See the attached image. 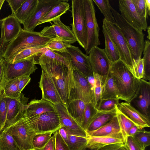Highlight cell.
<instances>
[{
    "label": "cell",
    "mask_w": 150,
    "mask_h": 150,
    "mask_svg": "<svg viewBox=\"0 0 150 150\" xmlns=\"http://www.w3.org/2000/svg\"><path fill=\"white\" fill-rule=\"evenodd\" d=\"M83 3L87 35V43L85 50L87 55L92 48L98 47L100 44L99 38L100 28L93 0H83Z\"/></svg>",
    "instance_id": "obj_4"
},
{
    "label": "cell",
    "mask_w": 150,
    "mask_h": 150,
    "mask_svg": "<svg viewBox=\"0 0 150 150\" xmlns=\"http://www.w3.org/2000/svg\"><path fill=\"white\" fill-rule=\"evenodd\" d=\"M55 110L54 105L50 102L42 98L33 99L27 105L23 116L28 118Z\"/></svg>",
    "instance_id": "obj_23"
},
{
    "label": "cell",
    "mask_w": 150,
    "mask_h": 150,
    "mask_svg": "<svg viewBox=\"0 0 150 150\" xmlns=\"http://www.w3.org/2000/svg\"><path fill=\"white\" fill-rule=\"evenodd\" d=\"M72 71L74 79L70 91L68 103L74 100H80L85 103H92V87L87 77L73 69Z\"/></svg>",
    "instance_id": "obj_9"
},
{
    "label": "cell",
    "mask_w": 150,
    "mask_h": 150,
    "mask_svg": "<svg viewBox=\"0 0 150 150\" xmlns=\"http://www.w3.org/2000/svg\"><path fill=\"white\" fill-rule=\"evenodd\" d=\"M71 7L72 30L76 41L85 50L87 43V35L83 0H72Z\"/></svg>",
    "instance_id": "obj_7"
},
{
    "label": "cell",
    "mask_w": 150,
    "mask_h": 150,
    "mask_svg": "<svg viewBox=\"0 0 150 150\" xmlns=\"http://www.w3.org/2000/svg\"><path fill=\"white\" fill-rule=\"evenodd\" d=\"M118 3L120 15L126 21L139 31L147 29L146 18L139 15L132 0H119Z\"/></svg>",
    "instance_id": "obj_11"
},
{
    "label": "cell",
    "mask_w": 150,
    "mask_h": 150,
    "mask_svg": "<svg viewBox=\"0 0 150 150\" xmlns=\"http://www.w3.org/2000/svg\"><path fill=\"white\" fill-rule=\"evenodd\" d=\"M98 150H126L124 144H113L103 146Z\"/></svg>",
    "instance_id": "obj_52"
},
{
    "label": "cell",
    "mask_w": 150,
    "mask_h": 150,
    "mask_svg": "<svg viewBox=\"0 0 150 150\" xmlns=\"http://www.w3.org/2000/svg\"><path fill=\"white\" fill-rule=\"evenodd\" d=\"M148 10L149 12L150 13V0H145Z\"/></svg>",
    "instance_id": "obj_55"
},
{
    "label": "cell",
    "mask_w": 150,
    "mask_h": 150,
    "mask_svg": "<svg viewBox=\"0 0 150 150\" xmlns=\"http://www.w3.org/2000/svg\"><path fill=\"white\" fill-rule=\"evenodd\" d=\"M6 118V96L4 89L0 91V131L5 127Z\"/></svg>",
    "instance_id": "obj_42"
},
{
    "label": "cell",
    "mask_w": 150,
    "mask_h": 150,
    "mask_svg": "<svg viewBox=\"0 0 150 150\" xmlns=\"http://www.w3.org/2000/svg\"><path fill=\"white\" fill-rule=\"evenodd\" d=\"M103 22L117 48L120 60L125 64L133 74V60L131 50L127 41L116 24L108 22L104 19Z\"/></svg>",
    "instance_id": "obj_6"
},
{
    "label": "cell",
    "mask_w": 150,
    "mask_h": 150,
    "mask_svg": "<svg viewBox=\"0 0 150 150\" xmlns=\"http://www.w3.org/2000/svg\"><path fill=\"white\" fill-rule=\"evenodd\" d=\"M25 0H7L11 11V14H14L19 8Z\"/></svg>",
    "instance_id": "obj_50"
},
{
    "label": "cell",
    "mask_w": 150,
    "mask_h": 150,
    "mask_svg": "<svg viewBox=\"0 0 150 150\" xmlns=\"http://www.w3.org/2000/svg\"><path fill=\"white\" fill-rule=\"evenodd\" d=\"M35 57L10 63L3 58L6 77L8 80L20 76L29 75L38 69L36 65Z\"/></svg>",
    "instance_id": "obj_10"
},
{
    "label": "cell",
    "mask_w": 150,
    "mask_h": 150,
    "mask_svg": "<svg viewBox=\"0 0 150 150\" xmlns=\"http://www.w3.org/2000/svg\"><path fill=\"white\" fill-rule=\"evenodd\" d=\"M120 100L117 99L101 100L96 106V108L98 111H107L111 110L119 103Z\"/></svg>",
    "instance_id": "obj_44"
},
{
    "label": "cell",
    "mask_w": 150,
    "mask_h": 150,
    "mask_svg": "<svg viewBox=\"0 0 150 150\" xmlns=\"http://www.w3.org/2000/svg\"><path fill=\"white\" fill-rule=\"evenodd\" d=\"M5 0H0V11L3 5L4 2Z\"/></svg>",
    "instance_id": "obj_58"
},
{
    "label": "cell",
    "mask_w": 150,
    "mask_h": 150,
    "mask_svg": "<svg viewBox=\"0 0 150 150\" xmlns=\"http://www.w3.org/2000/svg\"><path fill=\"white\" fill-rule=\"evenodd\" d=\"M52 21L53 24L45 27L40 32L41 35L53 39L62 40L70 45L77 41L72 30L61 21L60 18Z\"/></svg>",
    "instance_id": "obj_13"
},
{
    "label": "cell",
    "mask_w": 150,
    "mask_h": 150,
    "mask_svg": "<svg viewBox=\"0 0 150 150\" xmlns=\"http://www.w3.org/2000/svg\"><path fill=\"white\" fill-rule=\"evenodd\" d=\"M133 137L144 149L150 145V132L139 129Z\"/></svg>",
    "instance_id": "obj_43"
},
{
    "label": "cell",
    "mask_w": 150,
    "mask_h": 150,
    "mask_svg": "<svg viewBox=\"0 0 150 150\" xmlns=\"http://www.w3.org/2000/svg\"><path fill=\"white\" fill-rule=\"evenodd\" d=\"M117 106L140 129L150 127V117L140 112L130 103H119Z\"/></svg>",
    "instance_id": "obj_21"
},
{
    "label": "cell",
    "mask_w": 150,
    "mask_h": 150,
    "mask_svg": "<svg viewBox=\"0 0 150 150\" xmlns=\"http://www.w3.org/2000/svg\"><path fill=\"white\" fill-rule=\"evenodd\" d=\"M98 111L92 103H86L81 126L86 131L91 120Z\"/></svg>",
    "instance_id": "obj_39"
},
{
    "label": "cell",
    "mask_w": 150,
    "mask_h": 150,
    "mask_svg": "<svg viewBox=\"0 0 150 150\" xmlns=\"http://www.w3.org/2000/svg\"><path fill=\"white\" fill-rule=\"evenodd\" d=\"M88 56L93 73L101 76L107 74L110 62L104 49L95 47L92 48Z\"/></svg>",
    "instance_id": "obj_19"
},
{
    "label": "cell",
    "mask_w": 150,
    "mask_h": 150,
    "mask_svg": "<svg viewBox=\"0 0 150 150\" xmlns=\"http://www.w3.org/2000/svg\"><path fill=\"white\" fill-rule=\"evenodd\" d=\"M27 100L22 93L18 98L6 97V118L4 128L12 125L23 115L27 105Z\"/></svg>",
    "instance_id": "obj_17"
},
{
    "label": "cell",
    "mask_w": 150,
    "mask_h": 150,
    "mask_svg": "<svg viewBox=\"0 0 150 150\" xmlns=\"http://www.w3.org/2000/svg\"><path fill=\"white\" fill-rule=\"evenodd\" d=\"M116 115V106L107 111H98L89 124L86 132L96 130L109 122Z\"/></svg>",
    "instance_id": "obj_26"
},
{
    "label": "cell",
    "mask_w": 150,
    "mask_h": 150,
    "mask_svg": "<svg viewBox=\"0 0 150 150\" xmlns=\"http://www.w3.org/2000/svg\"><path fill=\"white\" fill-rule=\"evenodd\" d=\"M133 74L137 79H143L144 75V68L143 58L133 62Z\"/></svg>",
    "instance_id": "obj_46"
},
{
    "label": "cell",
    "mask_w": 150,
    "mask_h": 150,
    "mask_svg": "<svg viewBox=\"0 0 150 150\" xmlns=\"http://www.w3.org/2000/svg\"><path fill=\"white\" fill-rule=\"evenodd\" d=\"M67 50L72 69L86 77L93 76L88 56L74 45H70Z\"/></svg>",
    "instance_id": "obj_12"
},
{
    "label": "cell",
    "mask_w": 150,
    "mask_h": 150,
    "mask_svg": "<svg viewBox=\"0 0 150 150\" xmlns=\"http://www.w3.org/2000/svg\"><path fill=\"white\" fill-rule=\"evenodd\" d=\"M0 150H21L6 128L0 131Z\"/></svg>",
    "instance_id": "obj_32"
},
{
    "label": "cell",
    "mask_w": 150,
    "mask_h": 150,
    "mask_svg": "<svg viewBox=\"0 0 150 150\" xmlns=\"http://www.w3.org/2000/svg\"><path fill=\"white\" fill-rule=\"evenodd\" d=\"M18 78H16L8 80L5 85L4 91L6 97L18 98L21 93L19 92L18 88Z\"/></svg>",
    "instance_id": "obj_37"
},
{
    "label": "cell",
    "mask_w": 150,
    "mask_h": 150,
    "mask_svg": "<svg viewBox=\"0 0 150 150\" xmlns=\"http://www.w3.org/2000/svg\"><path fill=\"white\" fill-rule=\"evenodd\" d=\"M116 116L120 126V132L125 141L128 136L131 128L135 125L125 115L121 112L116 105Z\"/></svg>",
    "instance_id": "obj_33"
},
{
    "label": "cell",
    "mask_w": 150,
    "mask_h": 150,
    "mask_svg": "<svg viewBox=\"0 0 150 150\" xmlns=\"http://www.w3.org/2000/svg\"><path fill=\"white\" fill-rule=\"evenodd\" d=\"M88 150H92V149H89Z\"/></svg>",
    "instance_id": "obj_59"
},
{
    "label": "cell",
    "mask_w": 150,
    "mask_h": 150,
    "mask_svg": "<svg viewBox=\"0 0 150 150\" xmlns=\"http://www.w3.org/2000/svg\"><path fill=\"white\" fill-rule=\"evenodd\" d=\"M59 130L70 150H86L87 149L88 138L71 134L62 127Z\"/></svg>",
    "instance_id": "obj_24"
},
{
    "label": "cell",
    "mask_w": 150,
    "mask_h": 150,
    "mask_svg": "<svg viewBox=\"0 0 150 150\" xmlns=\"http://www.w3.org/2000/svg\"><path fill=\"white\" fill-rule=\"evenodd\" d=\"M109 72L117 87L120 95V100L129 102L137 91L138 79L120 59L110 63Z\"/></svg>",
    "instance_id": "obj_1"
},
{
    "label": "cell",
    "mask_w": 150,
    "mask_h": 150,
    "mask_svg": "<svg viewBox=\"0 0 150 150\" xmlns=\"http://www.w3.org/2000/svg\"><path fill=\"white\" fill-rule=\"evenodd\" d=\"M140 129L135 125L133 126L129 130L128 136H133L135 135Z\"/></svg>",
    "instance_id": "obj_54"
},
{
    "label": "cell",
    "mask_w": 150,
    "mask_h": 150,
    "mask_svg": "<svg viewBox=\"0 0 150 150\" xmlns=\"http://www.w3.org/2000/svg\"><path fill=\"white\" fill-rule=\"evenodd\" d=\"M147 29L148 36L146 37L148 39V40H150V26H148Z\"/></svg>",
    "instance_id": "obj_56"
},
{
    "label": "cell",
    "mask_w": 150,
    "mask_h": 150,
    "mask_svg": "<svg viewBox=\"0 0 150 150\" xmlns=\"http://www.w3.org/2000/svg\"><path fill=\"white\" fill-rule=\"evenodd\" d=\"M38 2V0H25L19 8L13 15L21 24H23L33 14Z\"/></svg>",
    "instance_id": "obj_27"
},
{
    "label": "cell",
    "mask_w": 150,
    "mask_h": 150,
    "mask_svg": "<svg viewBox=\"0 0 150 150\" xmlns=\"http://www.w3.org/2000/svg\"><path fill=\"white\" fill-rule=\"evenodd\" d=\"M70 45L62 40L52 39L48 44L47 47L53 51H57L63 53L67 52V47Z\"/></svg>",
    "instance_id": "obj_41"
},
{
    "label": "cell",
    "mask_w": 150,
    "mask_h": 150,
    "mask_svg": "<svg viewBox=\"0 0 150 150\" xmlns=\"http://www.w3.org/2000/svg\"><path fill=\"white\" fill-rule=\"evenodd\" d=\"M138 88L129 101L142 114L150 117V82L143 79H138Z\"/></svg>",
    "instance_id": "obj_15"
},
{
    "label": "cell",
    "mask_w": 150,
    "mask_h": 150,
    "mask_svg": "<svg viewBox=\"0 0 150 150\" xmlns=\"http://www.w3.org/2000/svg\"><path fill=\"white\" fill-rule=\"evenodd\" d=\"M8 81L6 74L2 57L0 59V91L4 88Z\"/></svg>",
    "instance_id": "obj_49"
},
{
    "label": "cell",
    "mask_w": 150,
    "mask_h": 150,
    "mask_svg": "<svg viewBox=\"0 0 150 150\" xmlns=\"http://www.w3.org/2000/svg\"><path fill=\"white\" fill-rule=\"evenodd\" d=\"M25 118L28 124L36 134L48 132L53 133L60 127L59 118L56 110L30 118Z\"/></svg>",
    "instance_id": "obj_8"
},
{
    "label": "cell",
    "mask_w": 150,
    "mask_h": 150,
    "mask_svg": "<svg viewBox=\"0 0 150 150\" xmlns=\"http://www.w3.org/2000/svg\"><path fill=\"white\" fill-rule=\"evenodd\" d=\"M86 132L88 137L104 136L121 132L116 115L108 123L98 129L94 131H88Z\"/></svg>",
    "instance_id": "obj_29"
},
{
    "label": "cell",
    "mask_w": 150,
    "mask_h": 150,
    "mask_svg": "<svg viewBox=\"0 0 150 150\" xmlns=\"http://www.w3.org/2000/svg\"><path fill=\"white\" fill-rule=\"evenodd\" d=\"M62 0H38L36 8L31 17L23 24V30L33 31L40 20Z\"/></svg>",
    "instance_id": "obj_18"
},
{
    "label": "cell",
    "mask_w": 150,
    "mask_h": 150,
    "mask_svg": "<svg viewBox=\"0 0 150 150\" xmlns=\"http://www.w3.org/2000/svg\"><path fill=\"white\" fill-rule=\"evenodd\" d=\"M53 38L41 35L40 32L29 31L22 29L18 35L5 47L3 58L8 62L25 49L46 47Z\"/></svg>",
    "instance_id": "obj_2"
},
{
    "label": "cell",
    "mask_w": 150,
    "mask_h": 150,
    "mask_svg": "<svg viewBox=\"0 0 150 150\" xmlns=\"http://www.w3.org/2000/svg\"><path fill=\"white\" fill-rule=\"evenodd\" d=\"M102 31L105 41L104 50L110 62L120 60V55L117 48L103 24Z\"/></svg>",
    "instance_id": "obj_30"
},
{
    "label": "cell",
    "mask_w": 150,
    "mask_h": 150,
    "mask_svg": "<svg viewBox=\"0 0 150 150\" xmlns=\"http://www.w3.org/2000/svg\"><path fill=\"white\" fill-rule=\"evenodd\" d=\"M3 53V50L0 44V59L2 58Z\"/></svg>",
    "instance_id": "obj_57"
},
{
    "label": "cell",
    "mask_w": 150,
    "mask_h": 150,
    "mask_svg": "<svg viewBox=\"0 0 150 150\" xmlns=\"http://www.w3.org/2000/svg\"><path fill=\"white\" fill-rule=\"evenodd\" d=\"M86 104L80 100H74L68 103L66 109L68 114L81 126Z\"/></svg>",
    "instance_id": "obj_31"
},
{
    "label": "cell",
    "mask_w": 150,
    "mask_h": 150,
    "mask_svg": "<svg viewBox=\"0 0 150 150\" xmlns=\"http://www.w3.org/2000/svg\"><path fill=\"white\" fill-rule=\"evenodd\" d=\"M102 91L101 100L120 99V95L114 80L108 72L101 76Z\"/></svg>",
    "instance_id": "obj_25"
},
{
    "label": "cell",
    "mask_w": 150,
    "mask_h": 150,
    "mask_svg": "<svg viewBox=\"0 0 150 150\" xmlns=\"http://www.w3.org/2000/svg\"><path fill=\"white\" fill-rule=\"evenodd\" d=\"M144 75L143 79L150 81V42L149 40L144 42L143 51Z\"/></svg>",
    "instance_id": "obj_38"
},
{
    "label": "cell",
    "mask_w": 150,
    "mask_h": 150,
    "mask_svg": "<svg viewBox=\"0 0 150 150\" xmlns=\"http://www.w3.org/2000/svg\"><path fill=\"white\" fill-rule=\"evenodd\" d=\"M54 142V150H70L61 136L59 130L53 133Z\"/></svg>",
    "instance_id": "obj_47"
},
{
    "label": "cell",
    "mask_w": 150,
    "mask_h": 150,
    "mask_svg": "<svg viewBox=\"0 0 150 150\" xmlns=\"http://www.w3.org/2000/svg\"><path fill=\"white\" fill-rule=\"evenodd\" d=\"M34 150H54V142L53 136H52L47 143L43 147Z\"/></svg>",
    "instance_id": "obj_53"
},
{
    "label": "cell",
    "mask_w": 150,
    "mask_h": 150,
    "mask_svg": "<svg viewBox=\"0 0 150 150\" xmlns=\"http://www.w3.org/2000/svg\"></svg>",
    "instance_id": "obj_60"
},
{
    "label": "cell",
    "mask_w": 150,
    "mask_h": 150,
    "mask_svg": "<svg viewBox=\"0 0 150 150\" xmlns=\"http://www.w3.org/2000/svg\"><path fill=\"white\" fill-rule=\"evenodd\" d=\"M39 86L42 92V99L50 102L54 105L59 103L63 104L52 78L42 69Z\"/></svg>",
    "instance_id": "obj_20"
},
{
    "label": "cell",
    "mask_w": 150,
    "mask_h": 150,
    "mask_svg": "<svg viewBox=\"0 0 150 150\" xmlns=\"http://www.w3.org/2000/svg\"><path fill=\"white\" fill-rule=\"evenodd\" d=\"M94 83L92 88V103L96 108L101 97L102 83L101 76L93 73Z\"/></svg>",
    "instance_id": "obj_35"
},
{
    "label": "cell",
    "mask_w": 150,
    "mask_h": 150,
    "mask_svg": "<svg viewBox=\"0 0 150 150\" xmlns=\"http://www.w3.org/2000/svg\"><path fill=\"white\" fill-rule=\"evenodd\" d=\"M47 47L25 49L13 57L10 61L8 62L13 63L38 55L43 52Z\"/></svg>",
    "instance_id": "obj_34"
},
{
    "label": "cell",
    "mask_w": 150,
    "mask_h": 150,
    "mask_svg": "<svg viewBox=\"0 0 150 150\" xmlns=\"http://www.w3.org/2000/svg\"><path fill=\"white\" fill-rule=\"evenodd\" d=\"M139 15L142 17L148 18L150 16L145 0H132Z\"/></svg>",
    "instance_id": "obj_45"
},
{
    "label": "cell",
    "mask_w": 150,
    "mask_h": 150,
    "mask_svg": "<svg viewBox=\"0 0 150 150\" xmlns=\"http://www.w3.org/2000/svg\"><path fill=\"white\" fill-rule=\"evenodd\" d=\"M0 44L3 52L7 45L13 40L22 29L21 23L12 14L0 20Z\"/></svg>",
    "instance_id": "obj_14"
},
{
    "label": "cell",
    "mask_w": 150,
    "mask_h": 150,
    "mask_svg": "<svg viewBox=\"0 0 150 150\" xmlns=\"http://www.w3.org/2000/svg\"><path fill=\"white\" fill-rule=\"evenodd\" d=\"M124 146L126 150H145L139 143L133 137L128 136L125 141Z\"/></svg>",
    "instance_id": "obj_48"
},
{
    "label": "cell",
    "mask_w": 150,
    "mask_h": 150,
    "mask_svg": "<svg viewBox=\"0 0 150 150\" xmlns=\"http://www.w3.org/2000/svg\"><path fill=\"white\" fill-rule=\"evenodd\" d=\"M68 1L62 0L55 6L40 20L37 26L45 23L52 21L54 20L60 18L69 9V4Z\"/></svg>",
    "instance_id": "obj_28"
},
{
    "label": "cell",
    "mask_w": 150,
    "mask_h": 150,
    "mask_svg": "<svg viewBox=\"0 0 150 150\" xmlns=\"http://www.w3.org/2000/svg\"><path fill=\"white\" fill-rule=\"evenodd\" d=\"M87 148L98 150L105 146L113 144H124L125 141L121 132L101 136H88Z\"/></svg>",
    "instance_id": "obj_22"
},
{
    "label": "cell",
    "mask_w": 150,
    "mask_h": 150,
    "mask_svg": "<svg viewBox=\"0 0 150 150\" xmlns=\"http://www.w3.org/2000/svg\"><path fill=\"white\" fill-rule=\"evenodd\" d=\"M54 106L58 115L60 127H64L71 134L88 138L86 132L68 114L63 104L59 103Z\"/></svg>",
    "instance_id": "obj_16"
},
{
    "label": "cell",
    "mask_w": 150,
    "mask_h": 150,
    "mask_svg": "<svg viewBox=\"0 0 150 150\" xmlns=\"http://www.w3.org/2000/svg\"><path fill=\"white\" fill-rule=\"evenodd\" d=\"M18 78V88L19 92L21 93L25 86L30 82L31 78L29 75H25Z\"/></svg>",
    "instance_id": "obj_51"
},
{
    "label": "cell",
    "mask_w": 150,
    "mask_h": 150,
    "mask_svg": "<svg viewBox=\"0 0 150 150\" xmlns=\"http://www.w3.org/2000/svg\"><path fill=\"white\" fill-rule=\"evenodd\" d=\"M23 114L14 123L6 128L21 150H34L32 141L36 134L27 122Z\"/></svg>",
    "instance_id": "obj_5"
},
{
    "label": "cell",
    "mask_w": 150,
    "mask_h": 150,
    "mask_svg": "<svg viewBox=\"0 0 150 150\" xmlns=\"http://www.w3.org/2000/svg\"><path fill=\"white\" fill-rule=\"evenodd\" d=\"M101 13L103 14L104 19L107 21L116 24L115 18L111 11L109 1L108 0H93Z\"/></svg>",
    "instance_id": "obj_36"
},
{
    "label": "cell",
    "mask_w": 150,
    "mask_h": 150,
    "mask_svg": "<svg viewBox=\"0 0 150 150\" xmlns=\"http://www.w3.org/2000/svg\"><path fill=\"white\" fill-rule=\"evenodd\" d=\"M110 8L116 25L129 45L133 62L141 58L144 48V34L128 23L111 5Z\"/></svg>",
    "instance_id": "obj_3"
},
{
    "label": "cell",
    "mask_w": 150,
    "mask_h": 150,
    "mask_svg": "<svg viewBox=\"0 0 150 150\" xmlns=\"http://www.w3.org/2000/svg\"><path fill=\"white\" fill-rule=\"evenodd\" d=\"M53 134L51 132L37 134L33 137L32 144L34 150L39 149L45 146Z\"/></svg>",
    "instance_id": "obj_40"
}]
</instances>
